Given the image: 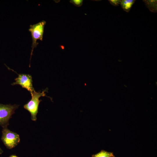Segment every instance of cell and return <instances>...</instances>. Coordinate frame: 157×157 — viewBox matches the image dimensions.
I'll return each mask as SVG.
<instances>
[{"instance_id":"cell-1","label":"cell","mask_w":157,"mask_h":157,"mask_svg":"<svg viewBox=\"0 0 157 157\" xmlns=\"http://www.w3.org/2000/svg\"><path fill=\"white\" fill-rule=\"evenodd\" d=\"M44 91L42 92H36L35 91L31 93V99L24 106V108L31 113V119L35 121L37 119L36 116L38 112V106L41 101L39 100L40 97L45 96Z\"/></svg>"},{"instance_id":"cell-2","label":"cell","mask_w":157,"mask_h":157,"mask_svg":"<svg viewBox=\"0 0 157 157\" xmlns=\"http://www.w3.org/2000/svg\"><path fill=\"white\" fill-rule=\"evenodd\" d=\"M46 24V21L43 20L36 24L30 25V28L28 30L31 33L32 39L30 60L34 49L39 44L37 42V40H40L41 41L42 40L44 28Z\"/></svg>"},{"instance_id":"cell-9","label":"cell","mask_w":157,"mask_h":157,"mask_svg":"<svg viewBox=\"0 0 157 157\" xmlns=\"http://www.w3.org/2000/svg\"><path fill=\"white\" fill-rule=\"evenodd\" d=\"M83 1V0H74L71 1L70 2L76 6H81Z\"/></svg>"},{"instance_id":"cell-7","label":"cell","mask_w":157,"mask_h":157,"mask_svg":"<svg viewBox=\"0 0 157 157\" xmlns=\"http://www.w3.org/2000/svg\"><path fill=\"white\" fill-rule=\"evenodd\" d=\"M146 7L153 12H157V0H143Z\"/></svg>"},{"instance_id":"cell-11","label":"cell","mask_w":157,"mask_h":157,"mask_svg":"<svg viewBox=\"0 0 157 157\" xmlns=\"http://www.w3.org/2000/svg\"><path fill=\"white\" fill-rule=\"evenodd\" d=\"M9 157H18L15 155H12L10 156Z\"/></svg>"},{"instance_id":"cell-12","label":"cell","mask_w":157,"mask_h":157,"mask_svg":"<svg viewBox=\"0 0 157 157\" xmlns=\"http://www.w3.org/2000/svg\"><path fill=\"white\" fill-rule=\"evenodd\" d=\"M3 152V151L1 149L0 147V154H1Z\"/></svg>"},{"instance_id":"cell-3","label":"cell","mask_w":157,"mask_h":157,"mask_svg":"<svg viewBox=\"0 0 157 157\" xmlns=\"http://www.w3.org/2000/svg\"><path fill=\"white\" fill-rule=\"evenodd\" d=\"M1 140L6 147L9 149L15 147L20 141L19 135L10 130L7 127L3 128Z\"/></svg>"},{"instance_id":"cell-8","label":"cell","mask_w":157,"mask_h":157,"mask_svg":"<svg viewBox=\"0 0 157 157\" xmlns=\"http://www.w3.org/2000/svg\"><path fill=\"white\" fill-rule=\"evenodd\" d=\"M113 153L105 151H101L93 155L92 157H114Z\"/></svg>"},{"instance_id":"cell-5","label":"cell","mask_w":157,"mask_h":157,"mask_svg":"<svg viewBox=\"0 0 157 157\" xmlns=\"http://www.w3.org/2000/svg\"><path fill=\"white\" fill-rule=\"evenodd\" d=\"M15 82L12 84V85H19L23 88H25L30 93L35 91L33 86L32 80L31 76L29 74H20L15 79Z\"/></svg>"},{"instance_id":"cell-10","label":"cell","mask_w":157,"mask_h":157,"mask_svg":"<svg viewBox=\"0 0 157 157\" xmlns=\"http://www.w3.org/2000/svg\"><path fill=\"white\" fill-rule=\"evenodd\" d=\"M108 1L112 5L114 6H118L120 4V0H110Z\"/></svg>"},{"instance_id":"cell-6","label":"cell","mask_w":157,"mask_h":157,"mask_svg":"<svg viewBox=\"0 0 157 157\" xmlns=\"http://www.w3.org/2000/svg\"><path fill=\"white\" fill-rule=\"evenodd\" d=\"M135 1V0H120V4L124 10L128 12L130 10Z\"/></svg>"},{"instance_id":"cell-13","label":"cell","mask_w":157,"mask_h":157,"mask_svg":"<svg viewBox=\"0 0 157 157\" xmlns=\"http://www.w3.org/2000/svg\"></svg>"},{"instance_id":"cell-4","label":"cell","mask_w":157,"mask_h":157,"mask_svg":"<svg viewBox=\"0 0 157 157\" xmlns=\"http://www.w3.org/2000/svg\"><path fill=\"white\" fill-rule=\"evenodd\" d=\"M18 106L0 104V125L3 128L7 127L8 121L12 115L15 113Z\"/></svg>"}]
</instances>
